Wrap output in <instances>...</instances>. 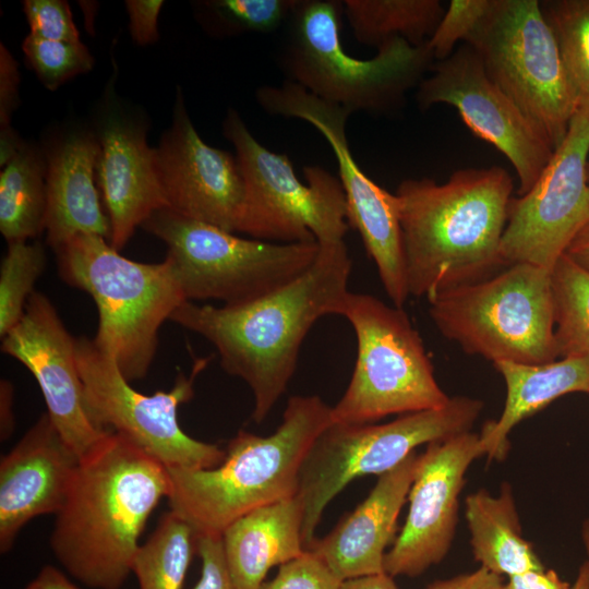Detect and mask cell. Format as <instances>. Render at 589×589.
I'll list each match as a JSON object with an SVG mask.
<instances>
[{
	"instance_id": "cell-14",
	"label": "cell",
	"mask_w": 589,
	"mask_h": 589,
	"mask_svg": "<svg viewBox=\"0 0 589 589\" xmlns=\"http://www.w3.org/2000/svg\"><path fill=\"white\" fill-rule=\"evenodd\" d=\"M589 96H581L567 133L542 173L509 203L500 255L505 266L526 263L552 271L589 221Z\"/></svg>"
},
{
	"instance_id": "cell-18",
	"label": "cell",
	"mask_w": 589,
	"mask_h": 589,
	"mask_svg": "<svg viewBox=\"0 0 589 589\" xmlns=\"http://www.w3.org/2000/svg\"><path fill=\"white\" fill-rule=\"evenodd\" d=\"M1 349L34 375L47 414L80 457L110 431L99 428L88 413L76 364L75 338L45 294H31L22 318L2 337Z\"/></svg>"
},
{
	"instance_id": "cell-9",
	"label": "cell",
	"mask_w": 589,
	"mask_h": 589,
	"mask_svg": "<svg viewBox=\"0 0 589 589\" xmlns=\"http://www.w3.org/2000/svg\"><path fill=\"white\" fill-rule=\"evenodd\" d=\"M163 240L188 301L215 299L241 305L291 283L315 261L316 241L276 243L245 239L184 217L171 208L142 225Z\"/></svg>"
},
{
	"instance_id": "cell-48",
	"label": "cell",
	"mask_w": 589,
	"mask_h": 589,
	"mask_svg": "<svg viewBox=\"0 0 589 589\" xmlns=\"http://www.w3.org/2000/svg\"><path fill=\"white\" fill-rule=\"evenodd\" d=\"M570 589H589V561L584 562L579 567Z\"/></svg>"
},
{
	"instance_id": "cell-43",
	"label": "cell",
	"mask_w": 589,
	"mask_h": 589,
	"mask_svg": "<svg viewBox=\"0 0 589 589\" xmlns=\"http://www.w3.org/2000/svg\"><path fill=\"white\" fill-rule=\"evenodd\" d=\"M23 589H81L62 570L45 565Z\"/></svg>"
},
{
	"instance_id": "cell-30",
	"label": "cell",
	"mask_w": 589,
	"mask_h": 589,
	"mask_svg": "<svg viewBox=\"0 0 589 589\" xmlns=\"http://www.w3.org/2000/svg\"><path fill=\"white\" fill-rule=\"evenodd\" d=\"M551 281L558 357H589V271L563 254Z\"/></svg>"
},
{
	"instance_id": "cell-5",
	"label": "cell",
	"mask_w": 589,
	"mask_h": 589,
	"mask_svg": "<svg viewBox=\"0 0 589 589\" xmlns=\"http://www.w3.org/2000/svg\"><path fill=\"white\" fill-rule=\"evenodd\" d=\"M55 251L61 277L96 303V347L129 382L143 378L161 324L188 301L170 260L134 262L97 235L74 236Z\"/></svg>"
},
{
	"instance_id": "cell-15",
	"label": "cell",
	"mask_w": 589,
	"mask_h": 589,
	"mask_svg": "<svg viewBox=\"0 0 589 589\" xmlns=\"http://www.w3.org/2000/svg\"><path fill=\"white\" fill-rule=\"evenodd\" d=\"M256 100L267 113L304 120L323 135L338 165L349 226L359 232L381 281L393 285L402 280L406 257L398 200L369 178L354 160L346 134L352 112L288 80L260 87Z\"/></svg>"
},
{
	"instance_id": "cell-1",
	"label": "cell",
	"mask_w": 589,
	"mask_h": 589,
	"mask_svg": "<svg viewBox=\"0 0 589 589\" xmlns=\"http://www.w3.org/2000/svg\"><path fill=\"white\" fill-rule=\"evenodd\" d=\"M314 263L286 286L241 305L183 302L170 321L212 342L221 368L254 397L263 422L294 374L302 342L316 321L340 315L352 261L345 241L318 244Z\"/></svg>"
},
{
	"instance_id": "cell-20",
	"label": "cell",
	"mask_w": 589,
	"mask_h": 589,
	"mask_svg": "<svg viewBox=\"0 0 589 589\" xmlns=\"http://www.w3.org/2000/svg\"><path fill=\"white\" fill-rule=\"evenodd\" d=\"M80 456L44 413L0 460V552H9L35 517L56 515L64 503Z\"/></svg>"
},
{
	"instance_id": "cell-25",
	"label": "cell",
	"mask_w": 589,
	"mask_h": 589,
	"mask_svg": "<svg viewBox=\"0 0 589 589\" xmlns=\"http://www.w3.org/2000/svg\"><path fill=\"white\" fill-rule=\"evenodd\" d=\"M506 385L500 418L484 424L480 437L490 459L503 460L508 434L522 420L570 393H589V357H565L541 364L496 362Z\"/></svg>"
},
{
	"instance_id": "cell-51",
	"label": "cell",
	"mask_w": 589,
	"mask_h": 589,
	"mask_svg": "<svg viewBox=\"0 0 589 589\" xmlns=\"http://www.w3.org/2000/svg\"><path fill=\"white\" fill-rule=\"evenodd\" d=\"M589 394V393H588Z\"/></svg>"
},
{
	"instance_id": "cell-45",
	"label": "cell",
	"mask_w": 589,
	"mask_h": 589,
	"mask_svg": "<svg viewBox=\"0 0 589 589\" xmlns=\"http://www.w3.org/2000/svg\"><path fill=\"white\" fill-rule=\"evenodd\" d=\"M564 254L589 271V221L576 233Z\"/></svg>"
},
{
	"instance_id": "cell-23",
	"label": "cell",
	"mask_w": 589,
	"mask_h": 589,
	"mask_svg": "<svg viewBox=\"0 0 589 589\" xmlns=\"http://www.w3.org/2000/svg\"><path fill=\"white\" fill-rule=\"evenodd\" d=\"M99 143L88 133H72L47 154L45 229L53 250L77 235L109 240V218L95 184Z\"/></svg>"
},
{
	"instance_id": "cell-27",
	"label": "cell",
	"mask_w": 589,
	"mask_h": 589,
	"mask_svg": "<svg viewBox=\"0 0 589 589\" xmlns=\"http://www.w3.org/2000/svg\"><path fill=\"white\" fill-rule=\"evenodd\" d=\"M47 164L23 144L0 173V231L8 243L27 241L45 229Z\"/></svg>"
},
{
	"instance_id": "cell-39",
	"label": "cell",
	"mask_w": 589,
	"mask_h": 589,
	"mask_svg": "<svg viewBox=\"0 0 589 589\" xmlns=\"http://www.w3.org/2000/svg\"><path fill=\"white\" fill-rule=\"evenodd\" d=\"M163 4L160 0L125 1L131 35L139 45H148L158 39L157 19Z\"/></svg>"
},
{
	"instance_id": "cell-47",
	"label": "cell",
	"mask_w": 589,
	"mask_h": 589,
	"mask_svg": "<svg viewBox=\"0 0 589 589\" xmlns=\"http://www.w3.org/2000/svg\"><path fill=\"white\" fill-rule=\"evenodd\" d=\"M0 135V165L3 167L20 151L24 143L11 127L1 128Z\"/></svg>"
},
{
	"instance_id": "cell-28",
	"label": "cell",
	"mask_w": 589,
	"mask_h": 589,
	"mask_svg": "<svg viewBox=\"0 0 589 589\" xmlns=\"http://www.w3.org/2000/svg\"><path fill=\"white\" fill-rule=\"evenodd\" d=\"M342 10L357 40L376 48L394 38L425 44L445 13L438 0H345Z\"/></svg>"
},
{
	"instance_id": "cell-41",
	"label": "cell",
	"mask_w": 589,
	"mask_h": 589,
	"mask_svg": "<svg viewBox=\"0 0 589 589\" xmlns=\"http://www.w3.org/2000/svg\"><path fill=\"white\" fill-rule=\"evenodd\" d=\"M502 586V576L479 567L472 573L457 575L444 580H436L425 589H501Z\"/></svg>"
},
{
	"instance_id": "cell-7",
	"label": "cell",
	"mask_w": 589,
	"mask_h": 589,
	"mask_svg": "<svg viewBox=\"0 0 589 589\" xmlns=\"http://www.w3.org/2000/svg\"><path fill=\"white\" fill-rule=\"evenodd\" d=\"M438 332L466 353L492 363L556 360L551 271L507 265L483 279L428 298Z\"/></svg>"
},
{
	"instance_id": "cell-49",
	"label": "cell",
	"mask_w": 589,
	"mask_h": 589,
	"mask_svg": "<svg viewBox=\"0 0 589 589\" xmlns=\"http://www.w3.org/2000/svg\"><path fill=\"white\" fill-rule=\"evenodd\" d=\"M581 536L589 561V518L582 524Z\"/></svg>"
},
{
	"instance_id": "cell-38",
	"label": "cell",
	"mask_w": 589,
	"mask_h": 589,
	"mask_svg": "<svg viewBox=\"0 0 589 589\" xmlns=\"http://www.w3.org/2000/svg\"><path fill=\"white\" fill-rule=\"evenodd\" d=\"M201 575L193 589H238L227 569L221 537L196 536Z\"/></svg>"
},
{
	"instance_id": "cell-34",
	"label": "cell",
	"mask_w": 589,
	"mask_h": 589,
	"mask_svg": "<svg viewBox=\"0 0 589 589\" xmlns=\"http://www.w3.org/2000/svg\"><path fill=\"white\" fill-rule=\"evenodd\" d=\"M300 0H215L206 5L233 31L269 33L290 20Z\"/></svg>"
},
{
	"instance_id": "cell-50",
	"label": "cell",
	"mask_w": 589,
	"mask_h": 589,
	"mask_svg": "<svg viewBox=\"0 0 589 589\" xmlns=\"http://www.w3.org/2000/svg\"><path fill=\"white\" fill-rule=\"evenodd\" d=\"M587 175H588V184H589V157H588V165H587Z\"/></svg>"
},
{
	"instance_id": "cell-36",
	"label": "cell",
	"mask_w": 589,
	"mask_h": 589,
	"mask_svg": "<svg viewBox=\"0 0 589 589\" xmlns=\"http://www.w3.org/2000/svg\"><path fill=\"white\" fill-rule=\"evenodd\" d=\"M341 581L309 550L279 566L277 575L259 589H340Z\"/></svg>"
},
{
	"instance_id": "cell-13",
	"label": "cell",
	"mask_w": 589,
	"mask_h": 589,
	"mask_svg": "<svg viewBox=\"0 0 589 589\" xmlns=\"http://www.w3.org/2000/svg\"><path fill=\"white\" fill-rule=\"evenodd\" d=\"M75 358L88 413L99 428L123 435L169 469H209L224 460L226 450L191 437L178 421L211 357L195 359L190 375L180 372L170 390L153 395L134 389L93 339L75 338Z\"/></svg>"
},
{
	"instance_id": "cell-4",
	"label": "cell",
	"mask_w": 589,
	"mask_h": 589,
	"mask_svg": "<svg viewBox=\"0 0 589 589\" xmlns=\"http://www.w3.org/2000/svg\"><path fill=\"white\" fill-rule=\"evenodd\" d=\"M333 422L316 395L288 399L277 430L267 436L240 430L224 460L209 469H169V510L196 536L221 537L241 516L297 494L301 466L316 437Z\"/></svg>"
},
{
	"instance_id": "cell-32",
	"label": "cell",
	"mask_w": 589,
	"mask_h": 589,
	"mask_svg": "<svg viewBox=\"0 0 589 589\" xmlns=\"http://www.w3.org/2000/svg\"><path fill=\"white\" fill-rule=\"evenodd\" d=\"M46 264L39 242H10L0 268V335L4 337L22 318L34 285Z\"/></svg>"
},
{
	"instance_id": "cell-42",
	"label": "cell",
	"mask_w": 589,
	"mask_h": 589,
	"mask_svg": "<svg viewBox=\"0 0 589 589\" xmlns=\"http://www.w3.org/2000/svg\"><path fill=\"white\" fill-rule=\"evenodd\" d=\"M568 581L561 579L553 569L530 570L508 577L501 589H570Z\"/></svg>"
},
{
	"instance_id": "cell-3",
	"label": "cell",
	"mask_w": 589,
	"mask_h": 589,
	"mask_svg": "<svg viewBox=\"0 0 589 589\" xmlns=\"http://www.w3.org/2000/svg\"><path fill=\"white\" fill-rule=\"evenodd\" d=\"M514 191L500 166L455 171L446 182L406 179L396 190L410 296L489 277L500 255Z\"/></svg>"
},
{
	"instance_id": "cell-17",
	"label": "cell",
	"mask_w": 589,
	"mask_h": 589,
	"mask_svg": "<svg viewBox=\"0 0 589 589\" xmlns=\"http://www.w3.org/2000/svg\"><path fill=\"white\" fill-rule=\"evenodd\" d=\"M483 455L480 434L470 431L428 444L418 458L406 521L384 557L386 574L417 577L446 556L466 471Z\"/></svg>"
},
{
	"instance_id": "cell-2",
	"label": "cell",
	"mask_w": 589,
	"mask_h": 589,
	"mask_svg": "<svg viewBox=\"0 0 589 589\" xmlns=\"http://www.w3.org/2000/svg\"><path fill=\"white\" fill-rule=\"evenodd\" d=\"M170 493L168 468L123 435L108 431L80 461L50 536L74 579L120 589L132 574L140 537Z\"/></svg>"
},
{
	"instance_id": "cell-46",
	"label": "cell",
	"mask_w": 589,
	"mask_h": 589,
	"mask_svg": "<svg viewBox=\"0 0 589 589\" xmlns=\"http://www.w3.org/2000/svg\"><path fill=\"white\" fill-rule=\"evenodd\" d=\"M340 589H398L394 577L386 573L342 580Z\"/></svg>"
},
{
	"instance_id": "cell-35",
	"label": "cell",
	"mask_w": 589,
	"mask_h": 589,
	"mask_svg": "<svg viewBox=\"0 0 589 589\" xmlns=\"http://www.w3.org/2000/svg\"><path fill=\"white\" fill-rule=\"evenodd\" d=\"M493 0H450L435 32L426 41L434 60L448 58L460 41L466 43Z\"/></svg>"
},
{
	"instance_id": "cell-37",
	"label": "cell",
	"mask_w": 589,
	"mask_h": 589,
	"mask_svg": "<svg viewBox=\"0 0 589 589\" xmlns=\"http://www.w3.org/2000/svg\"><path fill=\"white\" fill-rule=\"evenodd\" d=\"M23 11L29 25L31 35L47 40L81 41L79 29L67 1L25 0L23 1Z\"/></svg>"
},
{
	"instance_id": "cell-26",
	"label": "cell",
	"mask_w": 589,
	"mask_h": 589,
	"mask_svg": "<svg viewBox=\"0 0 589 589\" xmlns=\"http://www.w3.org/2000/svg\"><path fill=\"white\" fill-rule=\"evenodd\" d=\"M466 519L474 560L500 576L507 577L545 569L541 560L521 534L510 486L504 483L498 496L486 490L466 498Z\"/></svg>"
},
{
	"instance_id": "cell-40",
	"label": "cell",
	"mask_w": 589,
	"mask_h": 589,
	"mask_svg": "<svg viewBox=\"0 0 589 589\" xmlns=\"http://www.w3.org/2000/svg\"><path fill=\"white\" fill-rule=\"evenodd\" d=\"M17 64L8 49L0 48V125L11 127V116L17 104Z\"/></svg>"
},
{
	"instance_id": "cell-12",
	"label": "cell",
	"mask_w": 589,
	"mask_h": 589,
	"mask_svg": "<svg viewBox=\"0 0 589 589\" xmlns=\"http://www.w3.org/2000/svg\"><path fill=\"white\" fill-rule=\"evenodd\" d=\"M490 79L549 136L554 151L580 101L538 0H493L466 40Z\"/></svg>"
},
{
	"instance_id": "cell-6",
	"label": "cell",
	"mask_w": 589,
	"mask_h": 589,
	"mask_svg": "<svg viewBox=\"0 0 589 589\" xmlns=\"http://www.w3.org/2000/svg\"><path fill=\"white\" fill-rule=\"evenodd\" d=\"M341 13L340 1H299L283 55L288 81L352 113L401 108L407 92L419 86L435 61L428 44L394 38L376 48L374 57L359 59L341 45Z\"/></svg>"
},
{
	"instance_id": "cell-16",
	"label": "cell",
	"mask_w": 589,
	"mask_h": 589,
	"mask_svg": "<svg viewBox=\"0 0 589 589\" xmlns=\"http://www.w3.org/2000/svg\"><path fill=\"white\" fill-rule=\"evenodd\" d=\"M430 73L417 87L420 109L453 106L474 135L506 156L518 177L517 194L527 193L554 153L546 133L490 79L470 45L434 61Z\"/></svg>"
},
{
	"instance_id": "cell-19",
	"label": "cell",
	"mask_w": 589,
	"mask_h": 589,
	"mask_svg": "<svg viewBox=\"0 0 589 589\" xmlns=\"http://www.w3.org/2000/svg\"><path fill=\"white\" fill-rule=\"evenodd\" d=\"M158 173L169 208L229 232H238L244 182L236 156L206 144L177 93L171 127L156 148Z\"/></svg>"
},
{
	"instance_id": "cell-31",
	"label": "cell",
	"mask_w": 589,
	"mask_h": 589,
	"mask_svg": "<svg viewBox=\"0 0 589 589\" xmlns=\"http://www.w3.org/2000/svg\"><path fill=\"white\" fill-rule=\"evenodd\" d=\"M568 74L580 96H589V0L540 1Z\"/></svg>"
},
{
	"instance_id": "cell-22",
	"label": "cell",
	"mask_w": 589,
	"mask_h": 589,
	"mask_svg": "<svg viewBox=\"0 0 589 589\" xmlns=\"http://www.w3.org/2000/svg\"><path fill=\"white\" fill-rule=\"evenodd\" d=\"M418 458L413 452L398 466L378 476L366 498L329 533L314 539L306 548L340 580L385 573V549L396 532Z\"/></svg>"
},
{
	"instance_id": "cell-33",
	"label": "cell",
	"mask_w": 589,
	"mask_h": 589,
	"mask_svg": "<svg viewBox=\"0 0 589 589\" xmlns=\"http://www.w3.org/2000/svg\"><path fill=\"white\" fill-rule=\"evenodd\" d=\"M22 50L40 82L50 91L88 72L94 65V59L82 41L47 40L28 34Z\"/></svg>"
},
{
	"instance_id": "cell-29",
	"label": "cell",
	"mask_w": 589,
	"mask_h": 589,
	"mask_svg": "<svg viewBox=\"0 0 589 589\" xmlns=\"http://www.w3.org/2000/svg\"><path fill=\"white\" fill-rule=\"evenodd\" d=\"M195 553L192 527L171 510L165 513L134 557L132 574L139 588L182 589Z\"/></svg>"
},
{
	"instance_id": "cell-10",
	"label": "cell",
	"mask_w": 589,
	"mask_h": 589,
	"mask_svg": "<svg viewBox=\"0 0 589 589\" xmlns=\"http://www.w3.org/2000/svg\"><path fill=\"white\" fill-rule=\"evenodd\" d=\"M483 409L480 399L456 396L438 409L401 414L384 424L332 422L314 441L299 474L304 548L328 503L353 479L381 476L423 444L469 432Z\"/></svg>"
},
{
	"instance_id": "cell-44",
	"label": "cell",
	"mask_w": 589,
	"mask_h": 589,
	"mask_svg": "<svg viewBox=\"0 0 589 589\" xmlns=\"http://www.w3.org/2000/svg\"><path fill=\"white\" fill-rule=\"evenodd\" d=\"M15 428L13 413V386L2 380L0 384V435L1 440H8Z\"/></svg>"
},
{
	"instance_id": "cell-21",
	"label": "cell",
	"mask_w": 589,
	"mask_h": 589,
	"mask_svg": "<svg viewBox=\"0 0 589 589\" xmlns=\"http://www.w3.org/2000/svg\"><path fill=\"white\" fill-rule=\"evenodd\" d=\"M96 181L110 223V245L122 249L135 229L158 209L169 208L156 148L144 127L118 110L107 111L98 127Z\"/></svg>"
},
{
	"instance_id": "cell-8",
	"label": "cell",
	"mask_w": 589,
	"mask_h": 589,
	"mask_svg": "<svg viewBox=\"0 0 589 589\" xmlns=\"http://www.w3.org/2000/svg\"><path fill=\"white\" fill-rule=\"evenodd\" d=\"M340 315L356 333L358 351L349 385L332 407L333 422L369 424L447 405L450 397L437 384L422 338L402 308L349 291Z\"/></svg>"
},
{
	"instance_id": "cell-11",
	"label": "cell",
	"mask_w": 589,
	"mask_h": 589,
	"mask_svg": "<svg viewBox=\"0 0 589 589\" xmlns=\"http://www.w3.org/2000/svg\"><path fill=\"white\" fill-rule=\"evenodd\" d=\"M223 132L235 146L244 182L238 232L276 243L344 241L349 223L339 178L321 166H306L302 183L288 156L256 141L233 109L227 112Z\"/></svg>"
},
{
	"instance_id": "cell-24",
	"label": "cell",
	"mask_w": 589,
	"mask_h": 589,
	"mask_svg": "<svg viewBox=\"0 0 589 589\" xmlns=\"http://www.w3.org/2000/svg\"><path fill=\"white\" fill-rule=\"evenodd\" d=\"M303 504L294 494L241 516L221 533L224 556L238 589H259L267 573L305 552Z\"/></svg>"
}]
</instances>
